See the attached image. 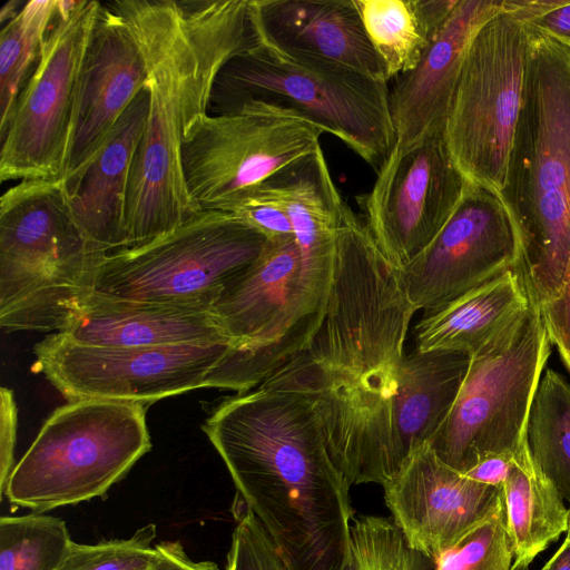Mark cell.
Segmentation results:
<instances>
[{
    "instance_id": "cell-1",
    "label": "cell",
    "mask_w": 570,
    "mask_h": 570,
    "mask_svg": "<svg viewBox=\"0 0 570 570\" xmlns=\"http://www.w3.org/2000/svg\"><path fill=\"white\" fill-rule=\"evenodd\" d=\"M414 313L397 269L347 206L324 318L307 346L268 377L313 400L333 461L351 485H383L402 465L394 421Z\"/></svg>"
},
{
    "instance_id": "cell-2",
    "label": "cell",
    "mask_w": 570,
    "mask_h": 570,
    "mask_svg": "<svg viewBox=\"0 0 570 570\" xmlns=\"http://www.w3.org/2000/svg\"><path fill=\"white\" fill-rule=\"evenodd\" d=\"M203 431L289 570H344L351 484L309 396L267 377L219 404Z\"/></svg>"
},
{
    "instance_id": "cell-3",
    "label": "cell",
    "mask_w": 570,
    "mask_h": 570,
    "mask_svg": "<svg viewBox=\"0 0 570 570\" xmlns=\"http://www.w3.org/2000/svg\"><path fill=\"white\" fill-rule=\"evenodd\" d=\"M135 40L149 107L126 206L127 246L180 226L199 210L185 181L183 141L209 111L223 67L258 40L252 0L107 2Z\"/></svg>"
},
{
    "instance_id": "cell-4",
    "label": "cell",
    "mask_w": 570,
    "mask_h": 570,
    "mask_svg": "<svg viewBox=\"0 0 570 570\" xmlns=\"http://www.w3.org/2000/svg\"><path fill=\"white\" fill-rule=\"evenodd\" d=\"M527 24L521 108L499 194L519 233L521 271L542 306L570 259V46Z\"/></svg>"
},
{
    "instance_id": "cell-5",
    "label": "cell",
    "mask_w": 570,
    "mask_h": 570,
    "mask_svg": "<svg viewBox=\"0 0 570 570\" xmlns=\"http://www.w3.org/2000/svg\"><path fill=\"white\" fill-rule=\"evenodd\" d=\"M107 254L78 227L65 180H21L0 199V325L63 331L91 295Z\"/></svg>"
},
{
    "instance_id": "cell-6",
    "label": "cell",
    "mask_w": 570,
    "mask_h": 570,
    "mask_svg": "<svg viewBox=\"0 0 570 570\" xmlns=\"http://www.w3.org/2000/svg\"><path fill=\"white\" fill-rule=\"evenodd\" d=\"M335 266L336 258L304 255L295 237L267 240L213 307L232 345L215 389L249 391L307 346L326 313Z\"/></svg>"
},
{
    "instance_id": "cell-7",
    "label": "cell",
    "mask_w": 570,
    "mask_h": 570,
    "mask_svg": "<svg viewBox=\"0 0 570 570\" xmlns=\"http://www.w3.org/2000/svg\"><path fill=\"white\" fill-rule=\"evenodd\" d=\"M249 100L298 112L338 138L375 173L395 144L389 82L344 66L291 56L266 41L259 30L257 42L220 70L208 114H227Z\"/></svg>"
},
{
    "instance_id": "cell-8",
    "label": "cell",
    "mask_w": 570,
    "mask_h": 570,
    "mask_svg": "<svg viewBox=\"0 0 570 570\" xmlns=\"http://www.w3.org/2000/svg\"><path fill=\"white\" fill-rule=\"evenodd\" d=\"M150 449L144 403L69 401L45 421L2 495L37 513L105 498Z\"/></svg>"
},
{
    "instance_id": "cell-9",
    "label": "cell",
    "mask_w": 570,
    "mask_h": 570,
    "mask_svg": "<svg viewBox=\"0 0 570 570\" xmlns=\"http://www.w3.org/2000/svg\"><path fill=\"white\" fill-rule=\"evenodd\" d=\"M551 345L530 297L525 311L471 354L455 403L430 442L444 463L465 473L484 456H515L528 445V419Z\"/></svg>"
},
{
    "instance_id": "cell-10",
    "label": "cell",
    "mask_w": 570,
    "mask_h": 570,
    "mask_svg": "<svg viewBox=\"0 0 570 570\" xmlns=\"http://www.w3.org/2000/svg\"><path fill=\"white\" fill-rule=\"evenodd\" d=\"M267 238L237 216L200 210L175 229L107 254L91 295L214 307L257 261Z\"/></svg>"
},
{
    "instance_id": "cell-11",
    "label": "cell",
    "mask_w": 570,
    "mask_h": 570,
    "mask_svg": "<svg viewBox=\"0 0 570 570\" xmlns=\"http://www.w3.org/2000/svg\"><path fill=\"white\" fill-rule=\"evenodd\" d=\"M527 24L501 11L466 50L448 111L444 138L466 181L500 194L521 108Z\"/></svg>"
},
{
    "instance_id": "cell-12",
    "label": "cell",
    "mask_w": 570,
    "mask_h": 570,
    "mask_svg": "<svg viewBox=\"0 0 570 570\" xmlns=\"http://www.w3.org/2000/svg\"><path fill=\"white\" fill-rule=\"evenodd\" d=\"M102 2L58 0L39 61L0 131V179L63 178L82 66Z\"/></svg>"
},
{
    "instance_id": "cell-13",
    "label": "cell",
    "mask_w": 570,
    "mask_h": 570,
    "mask_svg": "<svg viewBox=\"0 0 570 570\" xmlns=\"http://www.w3.org/2000/svg\"><path fill=\"white\" fill-rule=\"evenodd\" d=\"M324 131L298 112L261 100L204 116L183 141L186 186L194 206L217 209L313 155Z\"/></svg>"
},
{
    "instance_id": "cell-14",
    "label": "cell",
    "mask_w": 570,
    "mask_h": 570,
    "mask_svg": "<svg viewBox=\"0 0 570 570\" xmlns=\"http://www.w3.org/2000/svg\"><path fill=\"white\" fill-rule=\"evenodd\" d=\"M232 351L226 342L117 347L73 342L60 333L35 347V367L69 401L151 403L213 387Z\"/></svg>"
},
{
    "instance_id": "cell-15",
    "label": "cell",
    "mask_w": 570,
    "mask_h": 570,
    "mask_svg": "<svg viewBox=\"0 0 570 570\" xmlns=\"http://www.w3.org/2000/svg\"><path fill=\"white\" fill-rule=\"evenodd\" d=\"M466 183L444 132H428L406 148L393 147L371 190L356 196L361 220L385 259L401 269L438 236Z\"/></svg>"
},
{
    "instance_id": "cell-16",
    "label": "cell",
    "mask_w": 570,
    "mask_h": 570,
    "mask_svg": "<svg viewBox=\"0 0 570 570\" xmlns=\"http://www.w3.org/2000/svg\"><path fill=\"white\" fill-rule=\"evenodd\" d=\"M521 259L519 233L499 194L468 181L444 227L397 275L415 311L426 313L521 267Z\"/></svg>"
},
{
    "instance_id": "cell-17",
    "label": "cell",
    "mask_w": 570,
    "mask_h": 570,
    "mask_svg": "<svg viewBox=\"0 0 570 570\" xmlns=\"http://www.w3.org/2000/svg\"><path fill=\"white\" fill-rule=\"evenodd\" d=\"M392 520L415 551L433 559L484 520L501 488L444 463L429 442L416 448L383 485Z\"/></svg>"
},
{
    "instance_id": "cell-18",
    "label": "cell",
    "mask_w": 570,
    "mask_h": 570,
    "mask_svg": "<svg viewBox=\"0 0 570 570\" xmlns=\"http://www.w3.org/2000/svg\"><path fill=\"white\" fill-rule=\"evenodd\" d=\"M146 80L135 40L102 3L82 66L63 180L75 179L89 165Z\"/></svg>"
},
{
    "instance_id": "cell-19",
    "label": "cell",
    "mask_w": 570,
    "mask_h": 570,
    "mask_svg": "<svg viewBox=\"0 0 570 570\" xmlns=\"http://www.w3.org/2000/svg\"><path fill=\"white\" fill-rule=\"evenodd\" d=\"M501 11L503 0H458L415 68L394 78L390 106L395 148H406L428 132H444L470 42Z\"/></svg>"
},
{
    "instance_id": "cell-20",
    "label": "cell",
    "mask_w": 570,
    "mask_h": 570,
    "mask_svg": "<svg viewBox=\"0 0 570 570\" xmlns=\"http://www.w3.org/2000/svg\"><path fill=\"white\" fill-rule=\"evenodd\" d=\"M252 6L261 36L277 49L389 82L354 0H252Z\"/></svg>"
},
{
    "instance_id": "cell-21",
    "label": "cell",
    "mask_w": 570,
    "mask_h": 570,
    "mask_svg": "<svg viewBox=\"0 0 570 570\" xmlns=\"http://www.w3.org/2000/svg\"><path fill=\"white\" fill-rule=\"evenodd\" d=\"M148 107L149 95L145 88L82 173L70 181L65 180L78 227L104 254L127 246V196Z\"/></svg>"
},
{
    "instance_id": "cell-22",
    "label": "cell",
    "mask_w": 570,
    "mask_h": 570,
    "mask_svg": "<svg viewBox=\"0 0 570 570\" xmlns=\"http://www.w3.org/2000/svg\"><path fill=\"white\" fill-rule=\"evenodd\" d=\"M58 333L81 344L117 347L229 343L210 306L96 295Z\"/></svg>"
},
{
    "instance_id": "cell-23",
    "label": "cell",
    "mask_w": 570,
    "mask_h": 570,
    "mask_svg": "<svg viewBox=\"0 0 570 570\" xmlns=\"http://www.w3.org/2000/svg\"><path fill=\"white\" fill-rule=\"evenodd\" d=\"M530 295L521 267L423 313L415 327V350L472 354L528 308Z\"/></svg>"
},
{
    "instance_id": "cell-24",
    "label": "cell",
    "mask_w": 570,
    "mask_h": 570,
    "mask_svg": "<svg viewBox=\"0 0 570 570\" xmlns=\"http://www.w3.org/2000/svg\"><path fill=\"white\" fill-rule=\"evenodd\" d=\"M458 0H354L389 78L419 63Z\"/></svg>"
},
{
    "instance_id": "cell-25",
    "label": "cell",
    "mask_w": 570,
    "mask_h": 570,
    "mask_svg": "<svg viewBox=\"0 0 570 570\" xmlns=\"http://www.w3.org/2000/svg\"><path fill=\"white\" fill-rule=\"evenodd\" d=\"M514 559L533 560L568 531L563 498L533 462L528 445L513 459L501 488Z\"/></svg>"
},
{
    "instance_id": "cell-26",
    "label": "cell",
    "mask_w": 570,
    "mask_h": 570,
    "mask_svg": "<svg viewBox=\"0 0 570 570\" xmlns=\"http://www.w3.org/2000/svg\"><path fill=\"white\" fill-rule=\"evenodd\" d=\"M527 444L535 465L570 502V383L551 368L534 394Z\"/></svg>"
},
{
    "instance_id": "cell-27",
    "label": "cell",
    "mask_w": 570,
    "mask_h": 570,
    "mask_svg": "<svg viewBox=\"0 0 570 570\" xmlns=\"http://www.w3.org/2000/svg\"><path fill=\"white\" fill-rule=\"evenodd\" d=\"M58 0H30L0 33V131L37 67Z\"/></svg>"
},
{
    "instance_id": "cell-28",
    "label": "cell",
    "mask_w": 570,
    "mask_h": 570,
    "mask_svg": "<svg viewBox=\"0 0 570 570\" xmlns=\"http://www.w3.org/2000/svg\"><path fill=\"white\" fill-rule=\"evenodd\" d=\"M72 540L66 522L31 512L0 518V570H59Z\"/></svg>"
},
{
    "instance_id": "cell-29",
    "label": "cell",
    "mask_w": 570,
    "mask_h": 570,
    "mask_svg": "<svg viewBox=\"0 0 570 570\" xmlns=\"http://www.w3.org/2000/svg\"><path fill=\"white\" fill-rule=\"evenodd\" d=\"M344 570H433V560L407 544L392 518L361 515L352 522Z\"/></svg>"
},
{
    "instance_id": "cell-30",
    "label": "cell",
    "mask_w": 570,
    "mask_h": 570,
    "mask_svg": "<svg viewBox=\"0 0 570 570\" xmlns=\"http://www.w3.org/2000/svg\"><path fill=\"white\" fill-rule=\"evenodd\" d=\"M513 558L501 494L492 513L432 560L433 570H511Z\"/></svg>"
},
{
    "instance_id": "cell-31",
    "label": "cell",
    "mask_w": 570,
    "mask_h": 570,
    "mask_svg": "<svg viewBox=\"0 0 570 570\" xmlns=\"http://www.w3.org/2000/svg\"><path fill=\"white\" fill-rule=\"evenodd\" d=\"M156 534V525L149 523L127 539L95 544L72 541L59 570H147L157 557Z\"/></svg>"
},
{
    "instance_id": "cell-32",
    "label": "cell",
    "mask_w": 570,
    "mask_h": 570,
    "mask_svg": "<svg viewBox=\"0 0 570 570\" xmlns=\"http://www.w3.org/2000/svg\"><path fill=\"white\" fill-rule=\"evenodd\" d=\"M227 570H289L255 514L237 498Z\"/></svg>"
},
{
    "instance_id": "cell-33",
    "label": "cell",
    "mask_w": 570,
    "mask_h": 570,
    "mask_svg": "<svg viewBox=\"0 0 570 570\" xmlns=\"http://www.w3.org/2000/svg\"><path fill=\"white\" fill-rule=\"evenodd\" d=\"M219 210L237 216L267 240L294 238L292 223L286 212L261 186L239 194Z\"/></svg>"
},
{
    "instance_id": "cell-34",
    "label": "cell",
    "mask_w": 570,
    "mask_h": 570,
    "mask_svg": "<svg viewBox=\"0 0 570 570\" xmlns=\"http://www.w3.org/2000/svg\"><path fill=\"white\" fill-rule=\"evenodd\" d=\"M539 308L551 344L570 373V259L560 294Z\"/></svg>"
},
{
    "instance_id": "cell-35",
    "label": "cell",
    "mask_w": 570,
    "mask_h": 570,
    "mask_svg": "<svg viewBox=\"0 0 570 570\" xmlns=\"http://www.w3.org/2000/svg\"><path fill=\"white\" fill-rule=\"evenodd\" d=\"M1 423H0V491L1 495L8 479L14 469V445L18 428V409L13 392L1 387Z\"/></svg>"
},
{
    "instance_id": "cell-36",
    "label": "cell",
    "mask_w": 570,
    "mask_h": 570,
    "mask_svg": "<svg viewBox=\"0 0 570 570\" xmlns=\"http://www.w3.org/2000/svg\"><path fill=\"white\" fill-rule=\"evenodd\" d=\"M157 557L147 570H219L212 561H194L179 541L156 544Z\"/></svg>"
},
{
    "instance_id": "cell-37",
    "label": "cell",
    "mask_w": 570,
    "mask_h": 570,
    "mask_svg": "<svg viewBox=\"0 0 570 570\" xmlns=\"http://www.w3.org/2000/svg\"><path fill=\"white\" fill-rule=\"evenodd\" d=\"M513 459L514 456L507 454H491L481 459L463 474L480 483L502 488Z\"/></svg>"
},
{
    "instance_id": "cell-38",
    "label": "cell",
    "mask_w": 570,
    "mask_h": 570,
    "mask_svg": "<svg viewBox=\"0 0 570 570\" xmlns=\"http://www.w3.org/2000/svg\"><path fill=\"white\" fill-rule=\"evenodd\" d=\"M527 23L570 45V1Z\"/></svg>"
},
{
    "instance_id": "cell-39",
    "label": "cell",
    "mask_w": 570,
    "mask_h": 570,
    "mask_svg": "<svg viewBox=\"0 0 570 570\" xmlns=\"http://www.w3.org/2000/svg\"><path fill=\"white\" fill-rule=\"evenodd\" d=\"M547 570H570V537L567 535L560 548L547 562Z\"/></svg>"
},
{
    "instance_id": "cell-40",
    "label": "cell",
    "mask_w": 570,
    "mask_h": 570,
    "mask_svg": "<svg viewBox=\"0 0 570 570\" xmlns=\"http://www.w3.org/2000/svg\"><path fill=\"white\" fill-rule=\"evenodd\" d=\"M24 3L26 2L20 0L7 1L1 8L0 22L3 24L6 21L9 22L11 19H13L19 13Z\"/></svg>"
},
{
    "instance_id": "cell-41",
    "label": "cell",
    "mask_w": 570,
    "mask_h": 570,
    "mask_svg": "<svg viewBox=\"0 0 570 570\" xmlns=\"http://www.w3.org/2000/svg\"><path fill=\"white\" fill-rule=\"evenodd\" d=\"M530 563L531 560L518 559L513 562L511 570H531ZM540 570H547V563Z\"/></svg>"
},
{
    "instance_id": "cell-42",
    "label": "cell",
    "mask_w": 570,
    "mask_h": 570,
    "mask_svg": "<svg viewBox=\"0 0 570 570\" xmlns=\"http://www.w3.org/2000/svg\"><path fill=\"white\" fill-rule=\"evenodd\" d=\"M567 535L570 537V509H569V527H568Z\"/></svg>"
},
{
    "instance_id": "cell-43",
    "label": "cell",
    "mask_w": 570,
    "mask_h": 570,
    "mask_svg": "<svg viewBox=\"0 0 570 570\" xmlns=\"http://www.w3.org/2000/svg\"><path fill=\"white\" fill-rule=\"evenodd\" d=\"M570 46V45H569Z\"/></svg>"
}]
</instances>
